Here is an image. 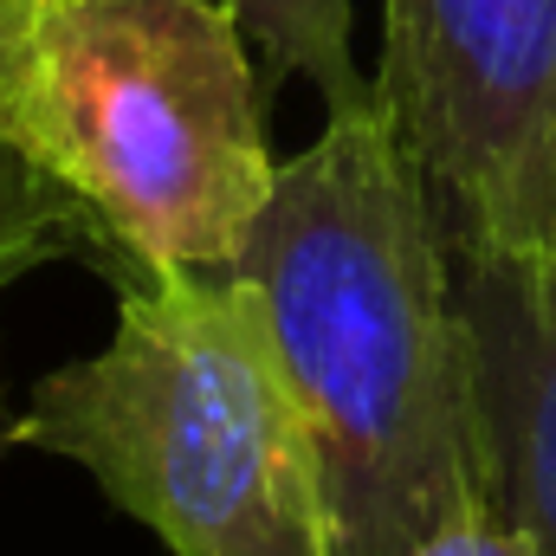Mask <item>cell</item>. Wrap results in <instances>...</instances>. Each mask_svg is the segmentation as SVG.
Masks as SVG:
<instances>
[{
  "instance_id": "30bf717a",
  "label": "cell",
  "mask_w": 556,
  "mask_h": 556,
  "mask_svg": "<svg viewBox=\"0 0 556 556\" xmlns=\"http://www.w3.org/2000/svg\"><path fill=\"white\" fill-rule=\"evenodd\" d=\"M0 440H7V427H0Z\"/></svg>"
},
{
  "instance_id": "3957f363",
  "label": "cell",
  "mask_w": 556,
  "mask_h": 556,
  "mask_svg": "<svg viewBox=\"0 0 556 556\" xmlns=\"http://www.w3.org/2000/svg\"><path fill=\"white\" fill-rule=\"evenodd\" d=\"M111 285V337L52 369L7 440L91 472L168 556H337L324 466L247 278Z\"/></svg>"
},
{
  "instance_id": "6da1fadb",
  "label": "cell",
  "mask_w": 556,
  "mask_h": 556,
  "mask_svg": "<svg viewBox=\"0 0 556 556\" xmlns=\"http://www.w3.org/2000/svg\"><path fill=\"white\" fill-rule=\"evenodd\" d=\"M233 273L311 427L337 556H408L498 518L453 240L376 85L278 162Z\"/></svg>"
},
{
  "instance_id": "9c48e42d",
  "label": "cell",
  "mask_w": 556,
  "mask_h": 556,
  "mask_svg": "<svg viewBox=\"0 0 556 556\" xmlns=\"http://www.w3.org/2000/svg\"><path fill=\"white\" fill-rule=\"evenodd\" d=\"M531 266H544V273L556 278V214H551V240H544V253H538V260H531Z\"/></svg>"
},
{
  "instance_id": "7a4b0ae2",
  "label": "cell",
  "mask_w": 556,
  "mask_h": 556,
  "mask_svg": "<svg viewBox=\"0 0 556 556\" xmlns=\"http://www.w3.org/2000/svg\"><path fill=\"white\" fill-rule=\"evenodd\" d=\"M253 52L233 0H0V149L111 278L233 273L278 175Z\"/></svg>"
},
{
  "instance_id": "8992f818",
  "label": "cell",
  "mask_w": 556,
  "mask_h": 556,
  "mask_svg": "<svg viewBox=\"0 0 556 556\" xmlns=\"http://www.w3.org/2000/svg\"><path fill=\"white\" fill-rule=\"evenodd\" d=\"M253 46L278 78H311L324 111L356 104L369 78L356 72V0H233Z\"/></svg>"
},
{
  "instance_id": "ba28073f",
  "label": "cell",
  "mask_w": 556,
  "mask_h": 556,
  "mask_svg": "<svg viewBox=\"0 0 556 556\" xmlns=\"http://www.w3.org/2000/svg\"><path fill=\"white\" fill-rule=\"evenodd\" d=\"M408 556H538L531 551V538L518 531V525H505V518H472V525H453V531H440L433 544H420Z\"/></svg>"
},
{
  "instance_id": "277c9868",
  "label": "cell",
  "mask_w": 556,
  "mask_h": 556,
  "mask_svg": "<svg viewBox=\"0 0 556 556\" xmlns=\"http://www.w3.org/2000/svg\"><path fill=\"white\" fill-rule=\"evenodd\" d=\"M369 85L415 149L446 240L538 260L556 214V0H382Z\"/></svg>"
},
{
  "instance_id": "5b68a950",
  "label": "cell",
  "mask_w": 556,
  "mask_h": 556,
  "mask_svg": "<svg viewBox=\"0 0 556 556\" xmlns=\"http://www.w3.org/2000/svg\"><path fill=\"white\" fill-rule=\"evenodd\" d=\"M459 304L492 427V498L538 556H556V278L531 260L459 253Z\"/></svg>"
},
{
  "instance_id": "52a82bcc",
  "label": "cell",
  "mask_w": 556,
  "mask_h": 556,
  "mask_svg": "<svg viewBox=\"0 0 556 556\" xmlns=\"http://www.w3.org/2000/svg\"><path fill=\"white\" fill-rule=\"evenodd\" d=\"M65 253H91L85 227L72 220V207L39 188L7 149H0V285L20 278L39 260H65Z\"/></svg>"
}]
</instances>
